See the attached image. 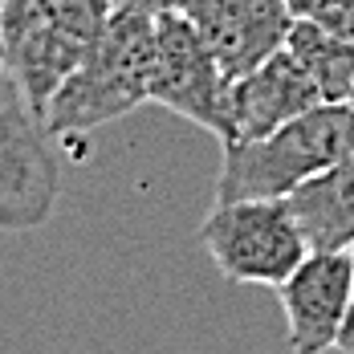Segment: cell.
<instances>
[{
  "label": "cell",
  "mask_w": 354,
  "mask_h": 354,
  "mask_svg": "<svg viewBox=\"0 0 354 354\" xmlns=\"http://www.w3.org/2000/svg\"><path fill=\"white\" fill-rule=\"evenodd\" d=\"M151 62H155V12L114 8L106 33L90 57L66 77L45 110L49 139H77L131 110L151 102Z\"/></svg>",
  "instance_id": "1"
},
{
  "label": "cell",
  "mask_w": 354,
  "mask_h": 354,
  "mask_svg": "<svg viewBox=\"0 0 354 354\" xmlns=\"http://www.w3.org/2000/svg\"><path fill=\"white\" fill-rule=\"evenodd\" d=\"M354 155V102H322L269 139L224 142L216 204L289 196L306 179Z\"/></svg>",
  "instance_id": "2"
},
{
  "label": "cell",
  "mask_w": 354,
  "mask_h": 354,
  "mask_svg": "<svg viewBox=\"0 0 354 354\" xmlns=\"http://www.w3.org/2000/svg\"><path fill=\"white\" fill-rule=\"evenodd\" d=\"M114 8L118 0H0L4 57L41 118L106 33Z\"/></svg>",
  "instance_id": "3"
},
{
  "label": "cell",
  "mask_w": 354,
  "mask_h": 354,
  "mask_svg": "<svg viewBox=\"0 0 354 354\" xmlns=\"http://www.w3.org/2000/svg\"><path fill=\"white\" fill-rule=\"evenodd\" d=\"M200 245L228 281L269 289H281L314 252L289 196L216 204L212 216L200 224Z\"/></svg>",
  "instance_id": "4"
},
{
  "label": "cell",
  "mask_w": 354,
  "mask_h": 354,
  "mask_svg": "<svg viewBox=\"0 0 354 354\" xmlns=\"http://www.w3.org/2000/svg\"><path fill=\"white\" fill-rule=\"evenodd\" d=\"M57 204V159L45 118L25 98L0 41V232H33Z\"/></svg>",
  "instance_id": "5"
},
{
  "label": "cell",
  "mask_w": 354,
  "mask_h": 354,
  "mask_svg": "<svg viewBox=\"0 0 354 354\" xmlns=\"http://www.w3.org/2000/svg\"><path fill=\"white\" fill-rule=\"evenodd\" d=\"M151 102L196 122L220 142H232V77L220 70L216 53L179 8L155 17Z\"/></svg>",
  "instance_id": "6"
},
{
  "label": "cell",
  "mask_w": 354,
  "mask_h": 354,
  "mask_svg": "<svg viewBox=\"0 0 354 354\" xmlns=\"http://www.w3.org/2000/svg\"><path fill=\"white\" fill-rule=\"evenodd\" d=\"M277 293L289 326V351L322 354L338 346L354 301V252L314 248Z\"/></svg>",
  "instance_id": "7"
},
{
  "label": "cell",
  "mask_w": 354,
  "mask_h": 354,
  "mask_svg": "<svg viewBox=\"0 0 354 354\" xmlns=\"http://www.w3.org/2000/svg\"><path fill=\"white\" fill-rule=\"evenodd\" d=\"M176 8L204 37V45L232 82L285 49L297 21L289 0H179Z\"/></svg>",
  "instance_id": "8"
},
{
  "label": "cell",
  "mask_w": 354,
  "mask_h": 354,
  "mask_svg": "<svg viewBox=\"0 0 354 354\" xmlns=\"http://www.w3.org/2000/svg\"><path fill=\"white\" fill-rule=\"evenodd\" d=\"M322 102V90L297 66V57L289 49H277L269 62L232 82V142L269 139L281 127L318 110Z\"/></svg>",
  "instance_id": "9"
},
{
  "label": "cell",
  "mask_w": 354,
  "mask_h": 354,
  "mask_svg": "<svg viewBox=\"0 0 354 354\" xmlns=\"http://www.w3.org/2000/svg\"><path fill=\"white\" fill-rule=\"evenodd\" d=\"M310 248H354V155L289 192Z\"/></svg>",
  "instance_id": "10"
},
{
  "label": "cell",
  "mask_w": 354,
  "mask_h": 354,
  "mask_svg": "<svg viewBox=\"0 0 354 354\" xmlns=\"http://www.w3.org/2000/svg\"><path fill=\"white\" fill-rule=\"evenodd\" d=\"M285 49L297 57V66L314 77L326 102H351L354 98V41L322 29L314 21H293Z\"/></svg>",
  "instance_id": "11"
},
{
  "label": "cell",
  "mask_w": 354,
  "mask_h": 354,
  "mask_svg": "<svg viewBox=\"0 0 354 354\" xmlns=\"http://www.w3.org/2000/svg\"><path fill=\"white\" fill-rule=\"evenodd\" d=\"M293 17L314 21L322 29L354 41V0H289Z\"/></svg>",
  "instance_id": "12"
},
{
  "label": "cell",
  "mask_w": 354,
  "mask_h": 354,
  "mask_svg": "<svg viewBox=\"0 0 354 354\" xmlns=\"http://www.w3.org/2000/svg\"><path fill=\"white\" fill-rule=\"evenodd\" d=\"M179 0H118V8H139V12H167V8H176Z\"/></svg>",
  "instance_id": "13"
},
{
  "label": "cell",
  "mask_w": 354,
  "mask_h": 354,
  "mask_svg": "<svg viewBox=\"0 0 354 354\" xmlns=\"http://www.w3.org/2000/svg\"><path fill=\"white\" fill-rule=\"evenodd\" d=\"M351 252H354V248H351ZM338 351L354 354V301H351V318H346V326H342V338H338Z\"/></svg>",
  "instance_id": "14"
},
{
  "label": "cell",
  "mask_w": 354,
  "mask_h": 354,
  "mask_svg": "<svg viewBox=\"0 0 354 354\" xmlns=\"http://www.w3.org/2000/svg\"><path fill=\"white\" fill-rule=\"evenodd\" d=\"M351 102H354V98H351Z\"/></svg>",
  "instance_id": "15"
}]
</instances>
